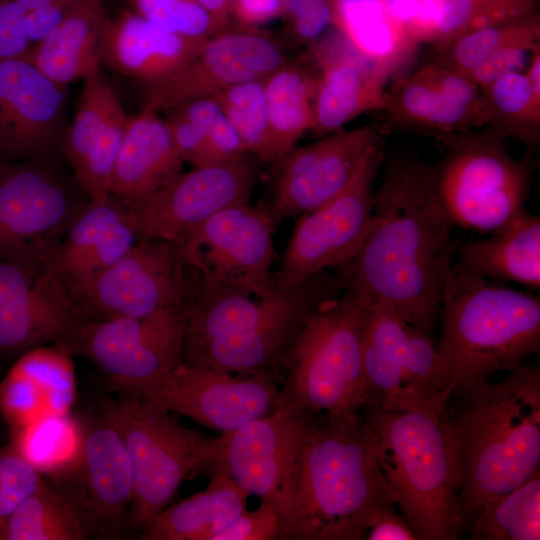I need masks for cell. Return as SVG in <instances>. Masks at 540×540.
<instances>
[{
	"instance_id": "6da1fadb",
	"label": "cell",
	"mask_w": 540,
	"mask_h": 540,
	"mask_svg": "<svg viewBox=\"0 0 540 540\" xmlns=\"http://www.w3.org/2000/svg\"><path fill=\"white\" fill-rule=\"evenodd\" d=\"M453 228L435 193L432 164L390 157L366 238L342 266L343 288L392 307L430 334L458 247Z\"/></svg>"
},
{
	"instance_id": "7a4b0ae2",
	"label": "cell",
	"mask_w": 540,
	"mask_h": 540,
	"mask_svg": "<svg viewBox=\"0 0 540 540\" xmlns=\"http://www.w3.org/2000/svg\"><path fill=\"white\" fill-rule=\"evenodd\" d=\"M447 420L462 473V531L481 507L540 469V369L522 365L449 401Z\"/></svg>"
},
{
	"instance_id": "3957f363",
	"label": "cell",
	"mask_w": 540,
	"mask_h": 540,
	"mask_svg": "<svg viewBox=\"0 0 540 540\" xmlns=\"http://www.w3.org/2000/svg\"><path fill=\"white\" fill-rule=\"evenodd\" d=\"M395 499L361 413L317 416L300 453L282 540L364 539L371 514ZM396 506V505H395Z\"/></svg>"
},
{
	"instance_id": "277c9868",
	"label": "cell",
	"mask_w": 540,
	"mask_h": 540,
	"mask_svg": "<svg viewBox=\"0 0 540 540\" xmlns=\"http://www.w3.org/2000/svg\"><path fill=\"white\" fill-rule=\"evenodd\" d=\"M437 349L450 399L495 374L511 372L540 349V298L452 267L441 300Z\"/></svg>"
},
{
	"instance_id": "5b68a950",
	"label": "cell",
	"mask_w": 540,
	"mask_h": 540,
	"mask_svg": "<svg viewBox=\"0 0 540 540\" xmlns=\"http://www.w3.org/2000/svg\"><path fill=\"white\" fill-rule=\"evenodd\" d=\"M446 411L433 414L372 406L360 411L375 435L379 463L395 505L418 540H455L462 532V473Z\"/></svg>"
},
{
	"instance_id": "8992f818",
	"label": "cell",
	"mask_w": 540,
	"mask_h": 540,
	"mask_svg": "<svg viewBox=\"0 0 540 540\" xmlns=\"http://www.w3.org/2000/svg\"><path fill=\"white\" fill-rule=\"evenodd\" d=\"M369 303L344 289L310 313L282 362L284 401L317 415L361 411L366 404L363 347Z\"/></svg>"
},
{
	"instance_id": "52a82bcc",
	"label": "cell",
	"mask_w": 540,
	"mask_h": 540,
	"mask_svg": "<svg viewBox=\"0 0 540 540\" xmlns=\"http://www.w3.org/2000/svg\"><path fill=\"white\" fill-rule=\"evenodd\" d=\"M100 414L128 451L135 482L130 529L140 535L176 495L181 483L220 463L222 438L183 425L173 412L126 392L101 398Z\"/></svg>"
},
{
	"instance_id": "ba28073f",
	"label": "cell",
	"mask_w": 540,
	"mask_h": 540,
	"mask_svg": "<svg viewBox=\"0 0 540 540\" xmlns=\"http://www.w3.org/2000/svg\"><path fill=\"white\" fill-rule=\"evenodd\" d=\"M440 140L445 152L432 164L433 183L454 227L489 234L527 210L531 163L511 156L506 136L487 125Z\"/></svg>"
},
{
	"instance_id": "9c48e42d",
	"label": "cell",
	"mask_w": 540,
	"mask_h": 540,
	"mask_svg": "<svg viewBox=\"0 0 540 540\" xmlns=\"http://www.w3.org/2000/svg\"><path fill=\"white\" fill-rule=\"evenodd\" d=\"M366 404L385 410L442 413L449 372L429 334L392 307L369 303L363 347Z\"/></svg>"
},
{
	"instance_id": "30bf717a",
	"label": "cell",
	"mask_w": 540,
	"mask_h": 540,
	"mask_svg": "<svg viewBox=\"0 0 540 540\" xmlns=\"http://www.w3.org/2000/svg\"><path fill=\"white\" fill-rule=\"evenodd\" d=\"M82 195L55 159L0 161V257L47 266L89 199Z\"/></svg>"
},
{
	"instance_id": "8fae6325",
	"label": "cell",
	"mask_w": 540,
	"mask_h": 540,
	"mask_svg": "<svg viewBox=\"0 0 540 540\" xmlns=\"http://www.w3.org/2000/svg\"><path fill=\"white\" fill-rule=\"evenodd\" d=\"M384 159V146L337 196L301 214L287 244L273 287L295 291L317 274L349 263L369 231L374 207V181Z\"/></svg>"
},
{
	"instance_id": "7c38bea8",
	"label": "cell",
	"mask_w": 540,
	"mask_h": 540,
	"mask_svg": "<svg viewBox=\"0 0 540 540\" xmlns=\"http://www.w3.org/2000/svg\"><path fill=\"white\" fill-rule=\"evenodd\" d=\"M274 224L270 213L238 204L217 212L175 243L200 281L264 298L276 290L271 272Z\"/></svg>"
},
{
	"instance_id": "4fadbf2b",
	"label": "cell",
	"mask_w": 540,
	"mask_h": 540,
	"mask_svg": "<svg viewBox=\"0 0 540 540\" xmlns=\"http://www.w3.org/2000/svg\"><path fill=\"white\" fill-rule=\"evenodd\" d=\"M175 242L139 238L114 264L75 288L87 320L145 317L183 311L197 278L190 280Z\"/></svg>"
},
{
	"instance_id": "5bb4252c",
	"label": "cell",
	"mask_w": 540,
	"mask_h": 540,
	"mask_svg": "<svg viewBox=\"0 0 540 540\" xmlns=\"http://www.w3.org/2000/svg\"><path fill=\"white\" fill-rule=\"evenodd\" d=\"M122 392L150 400L221 435L270 414L283 402L281 386L269 372L236 374L182 360L162 376Z\"/></svg>"
},
{
	"instance_id": "9a60e30c",
	"label": "cell",
	"mask_w": 540,
	"mask_h": 540,
	"mask_svg": "<svg viewBox=\"0 0 540 540\" xmlns=\"http://www.w3.org/2000/svg\"><path fill=\"white\" fill-rule=\"evenodd\" d=\"M317 416L283 400L270 414L221 435L219 466L250 495L277 508L280 532L290 515L300 453Z\"/></svg>"
},
{
	"instance_id": "2e32d148",
	"label": "cell",
	"mask_w": 540,
	"mask_h": 540,
	"mask_svg": "<svg viewBox=\"0 0 540 540\" xmlns=\"http://www.w3.org/2000/svg\"><path fill=\"white\" fill-rule=\"evenodd\" d=\"M60 346L89 359L107 376L108 389L122 392L162 376L181 361L183 311L87 320Z\"/></svg>"
},
{
	"instance_id": "e0dca14e",
	"label": "cell",
	"mask_w": 540,
	"mask_h": 540,
	"mask_svg": "<svg viewBox=\"0 0 540 540\" xmlns=\"http://www.w3.org/2000/svg\"><path fill=\"white\" fill-rule=\"evenodd\" d=\"M85 321L72 290L48 266L0 257V357L65 345Z\"/></svg>"
},
{
	"instance_id": "ac0fdd59",
	"label": "cell",
	"mask_w": 540,
	"mask_h": 540,
	"mask_svg": "<svg viewBox=\"0 0 540 540\" xmlns=\"http://www.w3.org/2000/svg\"><path fill=\"white\" fill-rule=\"evenodd\" d=\"M258 159L245 154L229 162L180 172L141 202L127 207L139 238L177 242L217 212L249 202Z\"/></svg>"
},
{
	"instance_id": "d6986e66",
	"label": "cell",
	"mask_w": 540,
	"mask_h": 540,
	"mask_svg": "<svg viewBox=\"0 0 540 540\" xmlns=\"http://www.w3.org/2000/svg\"><path fill=\"white\" fill-rule=\"evenodd\" d=\"M286 63L281 47L269 35L248 26L225 28L206 39L196 56L176 72L140 82L141 110H172L241 82L266 79Z\"/></svg>"
},
{
	"instance_id": "ffe728a7",
	"label": "cell",
	"mask_w": 540,
	"mask_h": 540,
	"mask_svg": "<svg viewBox=\"0 0 540 540\" xmlns=\"http://www.w3.org/2000/svg\"><path fill=\"white\" fill-rule=\"evenodd\" d=\"M384 127L339 131L290 150L281 160L272 216L275 223L312 211L342 192L384 146Z\"/></svg>"
},
{
	"instance_id": "44dd1931",
	"label": "cell",
	"mask_w": 540,
	"mask_h": 540,
	"mask_svg": "<svg viewBox=\"0 0 540 540\" xmlns=\"http://www.w3.org/2000/svg\"><path fill=\"white\" fill-rule=\"evenodd\" d=\"M68 88L26 59L0 61V161L54 160L69 125Z\"/></svg>"
},
{
	"instance_id": "7402d4cb",
	"label": "cell",
	"mask_w": 540,
	"mask_h": 540,
	"mask_svg": "<svg viewBox=\"0 0 540 540\" xmlns=\"http://www.w3.org/2000/svg\"><path fill=\"white\" fill-rule=\"evenodd\" d=\"M84 441L75 473L61 481L88 514L95 536L120 538L130 529L135 493L134 473L117 430L100 417L83 421Z\"/></svg>"
},
{
	"instance_id": "603a6c76",
	"label": "cell",
	"mask_w": 540,
	"mask_h": 540,
	"mask_svg": "<svg viewBox=\"0 0 540 540\" xmlns=\"http://www.w3.org/2000/svg\"><path fill=\"white\" fill-rule=\"evenodd\" d=\"M339 278L323 271L295 291L275 290L264 298L206 284L196 289L183 309L182 354L209 341L245 335L301 304L342 290Z\"/></svg>"
},
{
	"instance_id": "cb8c5ba5",
	"label": "cell",
	"mask_w": 540,
	"mask_h": 540,
	"mask_svg": "<svg viewBox=\"0 0 540 540\" xmlns=\"http://www.w3.org/2000/svg\"><path fill=\"white\" fill-rule=\"evenodd\" d=\"M312 43L319 75L311 131L326 136L363 113L382 110L391 78L386 71L358 53L335 28Z\"/></svg>"
},
{
	"instance_id": "d4e9b609",
	"label": "cell",
	"mask_w": 540,
	"mask_h": 540,
	"mask_svg": "<svg viewBox=\"0 0 540 540\" xmlns=\"http://www.w3.org/2000/svg\"><path fill=\"white\" fill-rule=\"evenodd\" d=\"M139 239L128 208L107 194L89 198L47 266L72 291L124 256Z\"/></svg>"
},
{
	"instance_id": "484cf974",
	"label": "cell",
	"mask_w": 540,
	"mask_h": 540,
	"mask_svg": "<svg viewBox=\"0 0 540 540\" xmlns=\"http://www.w3.org/2000/svg\"><path fill=\"white\" fill-rule=\"evenodd\" d=\"M71 354L44 345L20 354L0 381V415L11 432L40 418L71 413L77 397Z\"/></svg>"
},
{
	"instance_id": "4316f807",
	"label": "cell",
	"mask_w": 540,
	"mask_h": 540,
	"mask_svg": "<svg viewBox=\"0 0 540 540\" xmlns=\"http://www.w3.org/2000/svg\"><path fill=\"white\" fill-rule=\"evenodd\" d=\"M205 41L168 31L133 11H122L109 16L104 26L101 64L140 82H149L182 68Z\"/></svg>"
},
{
	"instance_id": "83f0119b",
	"label": "cell",
	"mask_w": 540,
	"mask_h": 540,
	"mask_svg": "<svg viewBox=\"0 0 540 540\" xmlns=\"http://www.w3.org/2000/svg\"><path fill=\"white\" fill-rule=\"evenodd\" d=\"M182 163L166 122L141 110L128 118L110 194L131 207L182 172Z\"/></svg>"
},
{
	"instance_id": "f1b7e54d",
	"label": "cell",
	"mask_w": 540,
	"mask_h": 540,
	"mask_svg": "<svg viewBox=\"0 0 540 540\" xmlns=\"http://www.w3.org/2000/svg\"><path fill=\"white\" fill-rule=\"evenodd\" d=\"M108 11L104 0H83L23 59L60 87L101 73V40Z\"/></svg>"
},
{
	"instance_id": "f546056e",
	"label": "cell",
	"mask_w": 540,
	"mask_h": 540,
	"mask_svg": "<svg viewBox=\"0 0 540 540\" xmlns=\"http://www.w3.org/2000/svg\"><path fill=\"white\" fill-rule=\"evenodd\" d=\"M453 267L489 281L540 288V218L527 210L488 238L458 245Z\"/></svg>"
},
{
	"instance_id": "4dcf8cb0",
	"label": "cell",
	"mask_w": 540,
	"mask_h": 540,
	"mask_svg": "<svg viewBox=\"0 0 540 540\" xmlns=\"http://www.w3.org/2000/svg\"><path fill=\"white\" fill-rule=\"evenodd\" d=\"M250 494L220 466L199 491L169 504L140 535L143 540H214L244 510Z\"/></svg>"
},
{
	"instance_id": "1f68e13d",
	"label": "cell",
	"mask_w": 540,
	"mask_h": 540,
	"mask_svg": "<svg viewBox=\"0 0 540 540\" xmlns=\"http://www.w3.org/2000/svg\"><path fill=\"white\" fill-rule=\"evenodd\" d=\"M382 111L396 129L442 137L479 129L487 116L455 102L418 69L393 81L386 90Z\"/></svg>"
},
{
	"instance_id": "d6a6232c",
	"label": "cell",
	"mask_w": 540,
	"mask_h": 540,
	"mask_svg": "<svg viewBox=\"0 0 540 540\" xmlns=\"http://www.w3.org/2000/svg\"><path fill=\"white\" fill-rule=\"evenodd\" d=\"M331 26L391 77L420 45L394 20L383 0H333Z\"/></svg>"
},
{
	"instance_id": "836d02e7",
	"label": "cell",
	"mask_w": 540,
	"mask_h": 540,
	"mask_svg": "<svg viewBox=\"0 0 540 540\" xmlns=\"http://www.w3.org/2000/svg\"><path fill=\"white\" fill-rule=\"evenodd\" d=\"M95 536L92 522L63 482L43 479L0 524V540H85Z\"/></svg>"
},
{
	"instance_id": "e575fe53",
	"label": "cell",
	"mask_w": 540,
	"mask_h": 540,
	"mask_svg": "<svg viewBox=\"0 0 540 540\" xmlns=\"http://www.w3.org/2000/svg\"><path fill=\"white\" fill-rule=\"evenodd\" d=\"M11 434L10 444L42 476L64 480L77 470L84 424L71 413L40 418Z\"/></svg>"
},
{
	"instance_id": "d590c367",
	"label": "cell",
	"mask_w": 540,
	"mask_h": 540,
	"mask_svg": "<svg viewBox=\"0 0 540 540\" xmlns=\"http://www.w3.org/2000/svg\"><path fill=\"white\" fill-rule=\"evenodd\" d=\"M316 77L287 63L264 80L274 160H281L312 129Z\"/></svg>"
},
{
	"instance_id": "8d00e7d4",
	"label": "cell",
	"mask_w": 540,
	"mask_h": 540,
	"mask_svg": "<svg viewBox=\"0 0 540 540\" xmlns=\"http://www.w3.org/2000/svg\"><path fill=\"white\" fill-rule=\"evenodd\" d=\"M480 91L487 125L534 152L540 142V92L531 86L524 71L501 76Z\"/></svg>"
},
{
	"instance_id": "74e56055",
	"label": "cell",
	"mask_w": 540,
	"mask_h": 540,
	"mask_svg": "<svg viewBox=\"0 0 540 540\" xmlns=\"http://www.w3.org/2000/svg\"><path fill=\"white\" fill-rule=\"evenodd\" d=\"M473 540L540 539V469L510 492L485 503L470 526Z\"/></svg>"
},
{
	"instance_id": "f35d334b",
	"label": "cell",
	"mask_w": 540,
	"mask_h": 540,
	"mask_svg": "<svg viewBox=\"0 0 540 540\" xmlns=\"http://www.w3.org/2000/svg\"><path fill=\"white\" fill-rule=\"evenodd\" d=\"M540 45V16L527 17L464 33L435 47V60L467 75L492 55L512 46Z\"/></svg>"
},
{
	"instance_id": "ab89813d",
	"label": "cell",
	"mask_w": 540,
	"mask_h": 540,
	"mask_svg": "<svg viewBox=\"0 0 540 540\" xmlns=\"http://www.w3.org/2000/svg\"><path fill=\"white\" fill-rule=\"evenodd\" d=\"M431 43L440 46L464 33L518 20L538 12L539 0H430Z\"/></svg>"
},
{
	"instance_id": "60d3db41",
	"label": "cell",
	"mask_w": 540,
	"mask_h": 540,
	"mask_svg": "<svg viewBox=\"0 0 540 540\" xmlns=\"http://www.w3.org/2000/svg\"><path fill=\"white\" fill-rule=\"evenodd\" d=\"M264 80L229 86L212 95L238 133L247 152L260 161L274 160Z\"/></svg>"
},
{
	"instance_id": "b9f144b4",
	"label": "cell",
	"mask_w": 540,
	"mask_h": 540,
	"mask_svg": "<svg viewBox=\"0 0 540 540\" xmlns=\"http://www.w3.org/2000/svg\"><path fill=\"white\" fill-rule=\"evenodd\" d=\"M118 99L117 91L101 73L83 81L61 151L72 172L82 162L103 128L111 107Z\"/></svg>"
},
{
	"instance_id": "7bdbcfd3",
	"label": "cell",
	"mask_w": 540,
	"mask_h": 540,
	"mask_svg": "<svg viewBox=\"0 0 540 540\" xmlns=\"http://www.w3.org/2000/svg\"><path fill=\"white\" fill-rule=\"evenodd\" d=\"M129 115L120 98L115 101L103 128L91 144L73 179L88 198L110 194L113 172Z\"/></svg>"
},
{
	"instance_id": "ee69618b",
	"label": "cell",
	"mask_w": 540,
	"mask_h": 540,
	"mask_svg": "<svg viewBox=\"0 0 540 540\" xmlns=\"http://www.w3.org/2000/svg\"><path fill=\"white\" fill-rule=\"evenodd\" d=\"M206 136L208 165L221 164L249 154L213 96L195 98L174 108Z\"/></svg>"
},
{
	"instance_id": "f6af8a7d",
	"label": "cell",
	"mask_w": 540,
	"mask_h": 540,
	"mask_svg": "<svg viewBox=\"0 0 540 540\" xmlns=\"http://www.w3.org/2000/svg\"><path fill=\"white\" fill-rule=\"evenodd\" d=\"M132 11L177 34L207 39L223 28L196 0H127Z\"/></svg>"
},
{
	"instance_id": "bcb514c9",
	"label": "cell",
	"mask_w": 540,
	"mask_h": 540,
	"mask_svg": "<svg viewBox=\"0 0 540 540\" xmlns=\"http://www.w3.org/2000/svg\"><path fill=\"white\" fill-rule=\"evenodd\" d=\"M42 481L43 476L10 443L0 447V524Z\"/></svg>"
},
{
	"instance_id": "7dc6e473",
	"label": "cell",
	"mask_w": 540,
	"mask_h": 540,
	"mask_svg": "<svg viewBox=\"0 0 540 540\" xmlns=\"http://www.w3.org/2000/svg\"><path fill=\"white\" fill-rule=\"evenodd\" d=\"M283 14L294 36L312 43L332 23L333 0H281Z\"/></svg>"
},
{
	"instance_id": "c3c4849f",
	"label": "cell",
	"mask_w": 540,
	"mask_h": 540,
	"mask_svg": "<svg viewBox=\"0 0 540 540\" xmlns=\"http://www.w3.org/2000/svg\"><path fill=\"white\" fill-rule=\"evenodd\" d=\"M280 515L270 502L261 500L258 508L244 510L214 540H275L279 539Z\"/></svg>"
},
{
	"instance_id": "681fc988",
	"label": "cell",
	"mask_w": 540,
	"mask_h": 540,
	"mask_svg": "<svg viewBox=\"0 0 540 540\" xmlns=\"http://www.w3.org/2000/svg\"><path fill=\"white\" fill-rule=\"evenodd\" d=\"M32 42L16 0H0V61L23 59Z\"/></svg>"
},
{
	"instance_id": "f907efd6",
	"label": "cell",
	"mask_w": 540,
	"mask_h": 540,
	"mask_svg": "<svg viewBox=\"0 0 540 540\" xmlns=\"http://www.w3.org/2000/svg\"><path fill=\"white\" fill-rule=\"evenodd\" d=\"M83 0H16L26 16L30 40L38 42Z\"/></svg>"
},
{
	"instance_id": "816d5d0a",
	"label": "cell",
	"mask_w": 540,
	"mask_h": 540,
	"mask_svg": "<svg viewBox=\"0 0 540 540\" xmlns=\"http://www.w3.org/2000/svg\"><path fill=\"white\" fill-rule=\"evenodd\" d=\"M394 20L419 44L431 43L434 9L430 0H383Z\"/></svg>"
},
{
	"instance_id": "f5cc1de1",
	"label": "cell",
	"mask_w": 540,
	"mask_h": 540,
	"mask_svg": "<svg viewBox=\"0 0 540 540\" xmlns=\"http://www.w3.org/2000/svg\"><path fill=\"white\" fill-rule=\"evenodd\" d=\"M165 122L182 161L191 163L194 167L208 166L204 132L175 110Z\"/></svg>"
},
{
	"instance_id": "db71d44e",
	"label": "cell",
	"mask_w": 540,
	"mask_h": 540,
	"mask_svg": "<svg viewBox=\"0 0 540 540\" xmlns=\"http://www.w3.org/2000/svg\"><path fill=\"white\" fill-rule=\"evenodd\" d=\"M539 46L517 45L506 48L482 62L467 76L481 90L501 76L524 71L532 51Z\"/></svg>"
},
{
	"instance_id": "11a10c76",
	"label": "cell",
	"mask_w": 540,
	"mask_h": 540,
	"mask_svg": "<svg viewBox=\"0 0 540 540\" xmlns=\"http://www.w3.org/2000/svg\"><path fill=\"white\" fill-rule=\"evenodd\" d=\"M364 539L418 540L414 530L405 517L396 511L394 504L383 505L371 514Z\"/></svg>"
},
{
	"instance_id": "9f6ffc18",
	"label": "cell",
	"mask_w": 540,
	"mask_h": 540,
	"mask_svg": "<svg viewBox=\"0 0 540 540\" xmlns=\"http://www.w3.org/2000/svg\"><path fill=\"white\" fill-rule=\"evenodd\" d=\"M231 17L243 26L254 27L282 17L281 0H231Z\"/></svg>"
},
{
	"instance_id": "6f0895ef",
	"label": "cell",
	"mask_w": 540,
	"mask_h": 540,
	"mask_svg": "<svg viewBox=\"0 0 540 540\" xmlns=\"http://www.w3.org/2000/svg\"><path fill=\"white\" fill-rule=\"evenodd\" d=\"M225 29L231 18V0H196Z\"/></svg>"
}]
</instances>
